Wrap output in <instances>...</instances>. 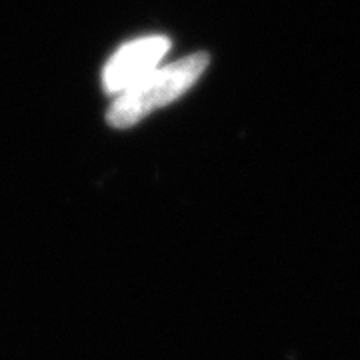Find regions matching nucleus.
Listing matches in <instances>:
<instances>
[{
	"mask_svg": "<svg viewBox=\"0 0 360 360\" xmlns=\"http://www.w3.org/2000/svg\"><path fill=\"white\" fill-rule=\"evenodd\" d=\"M170 42L165 37L136 40L122 46L104 68V86L108 92H120L146 77L165 56Z\"/></svg>",
	"mask_w": 360,
	"mask_h": 360,
	"instance_id": "2",
	"label": "nucleus"
},
{
	"mask_svg": "<svg viewBox=\"0 0 360 360\" xmlns=\"http://www.w3.org/2000/svg\"><path fill=\"white\" fill-rule=\"evenodd\" d=\"M208 65L206 54H193L174 65L153 70L139 82L122 92V96L108 110V122L116 129H127L141 120L158 106L172 103L196 78L205 72Z\"/></svg>",
	"mask_w": 360,
	"mask_h": 360,
	"instance_id": "1",
	"label": "nucleus"
}]
</instances>
